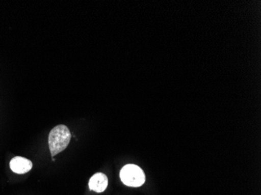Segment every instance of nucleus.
Wrapping results in <instances>:
<instances>
[{"mask_svg": "<svg viewBox=\"0 0 261 195\" xmlns=\"http://www.w3.org/2000/svg\"><path fill=\"white\" fill-rule=\"evenodd\" d=\"M108 186V178L105 174L97 173L94 174L89 180V187L91 190L101 193L107 189Z\"/></svg>", "mask_w": 261, "mask_h": 195, "instance_id": "20e7f679", "label": "nucleus"}, {"mask_svg": "<svg viewBox=\"0 0 261 195\" xmlns=\"http://www.w3.org/2000/svg\"><path fill=\"white\" fill-rule=\"evenodd\" d=\"M71 138V133L65 125L56 126L49 134V147L51 155H55L65 150Z\"/></svg>", "mask_w": 261, "mask_h": 195, "instance_id": "f257e3e1", "label": "nucleus"}, {"mask_svg": "<svg viewBox=\"0 0 261 195\" xmlns=\"http://www.w3.org/2000/svg\"><path fill=\"white\" fill-rule=\"evenodd\" d=\"M123 184L132 187H139L146 181L144 172L140 167L133 164L124 165L120 173Z\"/></svg>", "mask_w": 261, "mask_h": 195, "instance_id": "f03ea898", "label": "nucleus"}, {"mask_svg": "<svg viewBox=\"0 0 261 195\" xmlns=\"http://www.w3.org/2000/svg\"><path fill=\"white\" fill-rule=\"evenodd\" d=\"M10 169L15 174H24L32 169V161L23 157L17 156L12 158L10 162Z\"/></svg>", "mask_w": 261, "mask_h": 195, "instance_id": "7ed1b4c3", "label": "nucleus"}]
</instances>
